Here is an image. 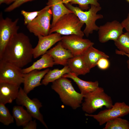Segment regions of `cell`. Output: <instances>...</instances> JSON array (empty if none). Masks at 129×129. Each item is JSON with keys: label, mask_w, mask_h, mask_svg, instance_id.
I'll return each instance as SVG.
<instances>
[{"label": "cell", "mask_w": 129, "mask_h": 129, "mask_svg": "<svg viewBox=\"0 0 129 129\" xmlns=\"http://www.w3.org/2000/svg\"><path fill=\"white\" fill-rule=\"evenodd\" d=\"M33 48L29 37L23 33H18L7 44L0 60L22 68L32 61Z\"/></svg>", "instance_id": "obj_1"}, {"label": "cell", "mask_w": 129, "mask_h": 129, "mask_svg": "<svg viewBox=\"0 0 129 129\" xmlns=\"http://www.w3.org/2000/svg\"><path fill=\"white\" fill-rule=\"evenodd\" d=\"M51 87L64 104L74 109L80 107L84 96L75 90L67 78L62 77L55 81L52 83Z\"/></svg>", "instance_id": "obj_2"}, {"label": "cell", "mask_w": 129, "mask_h": 129, "mask_svg": "<svg viewBox=\"0 0 129 129\" xmlns=\"http://www.w3.org/2000/svg\"><path fill=\"white\" fill-rule=\"evenodd\" d=\"M65 5L81 22L86 24L83 32L86 37H88L90 34L92 33L94 31L98 30L99 27L96 25V21L103 17L102 15L97 14V13L102 9L100 6L91 5L89 10L84 11L79 7L74 6L70 3Z\"/></svg>", "instance_id": "obj_3"}, {"label": "cell", "mask_w": 129, "mask_h": 129, "mask_svg": "<svg viewBox=\"0 0 129 129\" xmlns=\"http://www.w3.org/2000/svg\"><path fill=\"white\" fill-rule=\"evenodd\" d=\"M84 24L73 13L66 14L51 28L49 34L56 32L64 36L74 34L83 38L85 34L81 29Z\"/></svg>", "instance_id": "obj_4"}, {"label": "cell", "mask_w": 129, "mask_h": 129, "mask_svg": "<svg viewBox=\"0 0 129 129\" xmlns=\"http://www.w3.org/2000/svg\"><path fill=\"white\" fill-rule=\"evenodd\" d=\"M84 98V101L82 104V109L88 114L92 113L103 106L106 108H110L113 105L111 97L101 87H99L85 95Z\"/></svg>", "instance_id": "obj_5"}, {"label": "cell", "mask_w": 129, "mask_h": 129, "mask_svg": "<svg viewBox=\"0 0 129 129\" xmlns=\"http://www.w3.org/2000/svg\"><path fill=\"white\" fill-rule=\"evenodd\" d=\"M52 16L50 8L47 5L36 18L27 25V28L36 36L47 35L49 34L51 28L50 21Z\"/></svg>", "instance_id": "obj_6"}, {"label": "cell", "mask_w": 129, "mask_h": 129, "mask_svg": "<svg viewBox=\"0 0 129 129\" xmlns=\"http://www.w3.org/2000/svg\"><path fill=\"white\" fill-rule=\"evenodd\" d=\"M129 113V106L124 102H117L110 108L101 111L97 114L86 113L85 115L93 117L102 125L107 122L118 117L124 116Z\"/></svg>", "instance_id": "obj_7"}, {"label": "cell", "mask_w": 129, "mask_h": 129, "mask_svg": "<svg viewBox=\"0 0 129 129\" xmlns=\"http://www.w3.org/2000/svg\"><path fill=\"white\" fill-rule=\"evenodd\" d=\"M16 101V103L18 105L25 106L33 118L38 120L48 129L43 116L40 111V109L42 107V105L39 100L36 98L32 99L30 98L23 89L20 87L19 93Z\"/></svg>", "instance_id": "obj_8"}, {"label": "cell", "mask_w": 129, "mask_h": 129, "mask_svg": "<svg viewBox=\"0 0 129 129\" xmlns=\"http://www.w3.org/2000/svg\"><path fill=\"white\" fill-rule=\"evenodd\" d=\"M60 41L63 46L69 50L74 56L82 55L94 44L89 39L74 34L63 36Z\"/></svg>", "instance_id": "obj_9"}, {"label": "cell", "mask_w": 129, "mask_h": 129, "mask_svg": "<svg viewBox=\"0 0 129 129\" xmlns=\"http://www.w3.org/2000/svg\"><path fill=\"white\" fill-rule=\"evenodd\" d=\"M22 69L11 63L0 60V82L20 86L24 80V74Z\"/></svg>", "instance_id": "obj_10"}, {"label": "cell", "mask_w": 129, "mask_h": 129, "mask_svg": "<svg viewBox=\"0 0 129 129\" xmlns=\"http://www.w3.org/2000/svg\"><path fill=\"white\" fill-rule=\"evenodd\" d=\"M2 14H0V56L12 38L18 33L19 28L17 25L18 18L13 21L9 17L4 19Z\"/></svg>", "instance_id": "obj_11"}, {"label": "cell", "mask_w": 129, "mask_h": 129, "mask_svg": "<svg viewBox=\"0 0 129 129\" xmlns=\"http://www.w3.org/2000/svg\"><path fill=\"white\" fill-rule=\"evenodd\" d=\"M124 27L121 23L114 20L107 22L99 27L98 40L102 43L116 40L123 33Z\"/></svg>", "instance_id": "obj_12"}, {"label": "cell", "mask_w": 129, "mask_h": 129, "mask_svg": "<svg viewBox=\"0 0 129 129\" xmlns=\"http://www.w3.org/2000/svg\"><path fill=\"white\" fill-rule=\"evenodd\" d=\"M38 42L33 48V57L36 58L46 53L51 47L61 40V35L56 32L45 36L38 37Z\"/></svg>", "instance_id": "obj_13"}, {"label": "cell", "mask_w": 129, "mask_h": 129, "mask_svg": "<svg viewBox=\"0 0 129 129\" xmlns=\"http://www.w3.org/2000/svg\"><path fill=\"white\" fill-rule=\"evenodd\" d=\"M49 70L48 68L42 71L34 70L24 74L23 89L25 92L28 94L35 87L42 85V79Z\"/></svg>", "instance_id": "obj_14"}, {"label": "cell", "mask_w": 129, "mask_h": 129, "mask_svg": "<svg viewBox=\"0 0 129 129\" xmlns=\"http://www.w3.org/2000/svg\"><path fill=\"white\" fill-rule=\"evenodd\" d=\"M52 58L55 64L67 65L69 59L74 56L70 51L64 48L60 41L46 53Z\"/></svg>", "instance_id": "obj_15"}, {"label": "cell", "mask_w": 129, "mask_h": 129, "mask_svg": "<svg viewBox=\"0 0 129 129\" xmlns=\"http://www.w3.org/2000/svg\"><path fill=\"white\" fill-rule=\"evenodd\" d=\"M20 86L11 83L0 82V103H11L17 98Z\"/></svg>", "instance_id": "obj_16"}, {"label": "cell", "mask_w": 129, "mask_h": 129, "mask_svg": "<svg viewBox=\"0 0 129 129\" xmlns=\"http://www.w3.org/2000/svg\"><path fill=\"white\" fill-rule=\"evenodd\" d=\"M67 65L69 67L70 72L77 76L85 75L89 73L90 70L82 55L75 56L70 59Z\"/></svg>", "instance_id": "obj_17"}, {"label": "cell", "mask_w": 129, "mask_h": 129, "mask_svg": "<svg viewBox=\"0 0 129 129\" xmlns=\"http://www.w3.org/2000/svg\"><path fill=\"white\" fill-rule=\"evenodd\" d=\"M63 0H48L47 3V5L50 7L52 13V20L51 28L54 26L61 17L66 14L73 13L64 5Z\"/></svg>", "instance_id": "obj_18"}, {"label": "cell", "mask_w": 129, "mask_h": 129, "mask_svg": "<svg viewBox=\"0 0 129 129\" xmlns=\"http://www.w3.org/2000/svg\"><path fill=\"white\" fill-rule=\"evenodd\" d=\"M63 77L69 78L72 80L77 85L81 93L84 96L96 89L99 86L97 81L94 82L86 81L83 80L74 73L70 72L64 75Z\"/></svg>", "instance_id": "obj_19"}, {"label": "cell", "mask_w": 129, "mask_h": 129, "mask_svg": "<svg viewBox=\"0 0 129 129\" xmlns=\"http://www.w3.org/2000/svg\"><path fill=\"white\" fill-rule=\"evenodd\" d=\"M82 55L90 70L97 66L98 61L101 58L109 57L105 53L94 48L93 46L90 47Z\"/></svg>", "instance_id": "obj_20"}, {"label": "cell", "mask_w": 129, "mask_h": 129, "mask_svg": "<svg viewBox=\"0 0 129 129\" xmlns=\"http://www.w3.org/2000/svg\"><path fill=\"white\" fill-rule=\"evenodd\" d=\"M55 65L52 57L48 54L46 53L42 55L39 59L34 62L31 66L22 69L23 74L28 73L34 70H40L44 69L51 67Z\"/></svg>", "instance_id": "obj_21"}, {"label": "cell", "mask_w": 129, "mask_h": 129, "mask_svg": "<svg viewBox=\"0 0 129 129\" xmlns=\"http://www.w3.org/2000/svg\"><path fill=\"white\" fill-rule=\"evenodd\" d=\"M12 112V116L17 126H22L32 120V117L31 114L22 106L19 105L14 106Z\"/></svg>", "instance_id": "obj_22"}, {"label": "cell", "mask_w": 129, "mask_h": 129, "mask_svg": "<svg viewBox=\"0 0 129 129\" xmlns=\"http://www.w3.org/2000/svg\"><path fill=\"white\" fill-rule=\"evenodd\" d=\"M70 72L67 65L64 66L61 69H55L50 70L45 75L41 81L42 85H47L49 83L54 82L62 77L64 75Z\"/></svg>", "instance_id": "obj_23"}, {"label": "cell", "mask_w": 129, "mask_h": 129, "mask_svg": "<svg viewBox=\"0 0 129 129\" xmlns=\"http://www.w3.org/2000/svg\"><path fill=\"white\" fill-rule=\"evenodd\" d=\"M106 124L103 129H129V122L121 117L113 119Z\"/></svg>", "instance_id": "obj_24"}, {"label": "cell", "mask_w": 129, "mask_h": 129, "mask_svg": "<svg viewBox=\"0 0 129 129\" xmlns=\"http://www.w3.org/2000/svg\"><path fill=\"white\" fill-rule=\"evenodd\" d=\"M114 42L115 46L119 51L129 54V33L127 32L123 33Z\"/></svg>", "instance_id": "obj_25"}, {"label": "cell", "mask_w": 129, "mask_h": 129, "mask_svg": "<svg viewBox=\"0 0 129 129\" xmlns=\"http://www.w3.org/2000/svg\"><path fill=\"white\" fill-rule=\"evenodd\" d=\"M14 118L5 105L0 103V122L8 126L14 123Z\"/></svg>", "instance_id": "obj_26"}, {"label": "cell", "mask_w": 129, "mask_h": 129, "mask_svg": "<svg viewBox=\"0 0 129 129\" xmlns=\"http://www.w3.org/2000/svg\"><path fill=\"white\" fill-rule=\"evenodd\" d=\"M98 0H63L64 4L70 3L71 5L77 4L79 7L83 10H87L89 8V5H93L99 6L100 5Z\"/></svg>", "instance_id": "obj_27"}, {"label": "cell", "mask_w": 129, "mask_h": 129, "mask_svg": "<svg viewBox=\"0 0 129 129\" xmlns=\"http://www.w3.org/2000/svg\"><path fill=\"white\" fill-rule=\"evenodd\" d=\"M42 9L39 11L28 12L22 10L21 13L24 17V24L27 25L32 21L40 13Z\"/></svg>", "instance_id": "obj_28"}, {"label": "cell", "mask_w": 129, "mask_h": 129, "mask_svg": "<svg viewBox=\"0 0 129 129\" xmlns=\"http://www.w3.org/2000/svg\"><path fill=\"white\" fill-rule=\"evenodd\" d=\"M35 0H16L14 2L6 8L4 11L10 12L19 7L24 3Z\"/></svg>", "instance_id": "obj_29"}, {"label": "cell", "mask_w": 129, "mask_h": 129, "mask_svg": "<svg viewBox=\"0 0 129 129\" xmlns=\"http://www.w3.org/2000/svg\"><path fill=\"white\" fill-rule=\"evenodd\" d=\"M110 65V62L108 58L103 57L98 61L97 66L100 69L105 70L108 68Z\"/></svg>", "instance_id": "obj_30"}, {"label": "cell", "mask_w": 129, "mask_h": 129, "mask_svg": "<svg viewBox=\"0 0 129 129\" xmlns=\"http://www.w3.org/2000/svg\"><path fill=\"white\" fill-rule=\"evenodd\" d=\"M23 129H36L37 123L36 120H32L29 121L22 126Z\"/></svg>", "instance_id": "obj_31"}, {"label": "cell", "mask_w": 129, "mask_h": 129, "mask_svg": "<svg viewBox=\"0 0 129 129\" xmlns=\"http://www.w3.org/2000/svg\"><path fill=\"white\" fill-rule=\"evenodd\" d=\"M127 32L129 33V13L128 14L127 17L121 22Z\"/></svg>", "instance_id": "obj_32"}, {"label": "cell", "mask_w": 129, "mask_h": 129, "mask_svg": "<svg viewBox=\"0 0 129 129\" xmlns=\"http://www.w3.org/2000/svg\"><path fill=\"white\" fill-rule=\"evenodd\" d=\"M115 53L117 54L122 55H125L128 57L129 59L127 61V64L128 67L129 69V54H126L117 49H116L115 50Z\"/></svg>", "instance_id": "obj_33"}, {"label": "cell", "mask_w": 129, "mask_h": 129, "mask_svg": "<svg viewBox=\"0 0 129 129\" xmlns=\"http://www.w3.org/2000/svg\"><path fill=\"white\" fill-rule=\"evenodd\" d=\"M16 0H0V4H5L7 5L11 4Z\"/></svg>", "instance_id": "obj_34"}, {"label": "cell", "mask_w": 129, "mask_h": 129, "mask_svg": "<svg viewBox=\"0 0 129 129\" xmlns=\"http://www.w3.org/2000/svg\"><path fill=\"white\" fill-rule=\"evenodd\" d=\"M128 2H129V0H126Z\"/></svg>", "instance_id": "obj_35"}]
</instances>
